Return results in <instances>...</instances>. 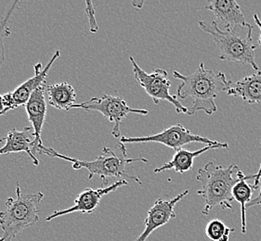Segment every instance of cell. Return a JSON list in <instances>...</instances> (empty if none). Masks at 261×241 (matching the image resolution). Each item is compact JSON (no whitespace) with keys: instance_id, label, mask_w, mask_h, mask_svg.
I'll list each match as a JSON object with an SVG mask.
<instances>
[{"instance_id":"3","label":"cell","mask_w":261,"mask_h":241,"mask_svg":"<svg viewBox=\"0 0 261 241\" xmlns=\"http://www.w3.org/2000/svg\"><path fill=\"white\" fill-rule=\"evenodd\" d=\"M119 154H117L115 150H112L110 147H105L102 149V154L95 159L93 161H81L74 158L66 156L60 152H56L51 147H47L45 146L38 148L37 153L44 154L50 158H58L61 160L67 161L73 164V170H80L86 169L89 171V179L93 178V176L97 175L100 177L102 185L108 183L109 179L112 177H127L132 179L134 182L142 185L141 179L136 175H132L126 172L127 164L135 162L141 163H149V161L144 158H137L130 159L127 158L126 154V147L125 144H118Z\"/></svg>"},{"instance_id":"5","label":"cell","mask_w":261,"mask_h":241,"mask_svg":"<svg viewBox=\"0 0 261 241\" xmlns=\"http://www.w3.org/2000/svg\"><path fill=\"white\" fill-rule=\"evenodd\" d=\"M44 194L22 193L20 184H16V198L7 199L6 210L0 212V226L3 235L0 241H13L18 234L35 226L39 221V208Z\"/></svg>"},{"instance_id":"1","label":"cell","mask_w":261,"mask_h":241,"mask_svg":"<svg viewBox=\"0 0 261 241\" xmlns=\"http://www.w3.org/2000/svg\"><path fill=\"white\" fill-rule=\"evenodd\" d=\"M173 76L181 81L177 89L178 98L193 100L192 106L188 107L187 115H193L199 110H203L207 115L214 114L218 110L217 98L221 92H227L231 84L224 73L206 70L203 63H200L199 68L193 74L184 75L174 71Z\"/></svg>"},{"instance_id":"22","label":"cell","mask_w":261,"mask_h":241,"mask_svg":"<svg viewBox=\"0 0 261 241\" xmlns=\"http://www.w3.org/2000/svg\"><path fill=\"white\" fill-rule=\"evenodd\" d=\"M259 179H261V174ZM259 205H261V188L260 189H259V192H258V194H257V196H256V198H255V199H252L250 202L247 204L246 207H247V208H250V207H254V206H259Z\"/></svg>"},{"instance_id":"14","label":"cell","mask_w":261,"mask_h":241,"mask_svg":"<svg viewBox=\"0 0 261 241\" xmlns=\"http://www.w3.org/2000/svg\"><path fill=\"white\" fill-rule=\"evenodd\" d=\"M205 9L214 14L224 30L248 24L236 0H207Z\"/></svg>"},{"instance_id":"4","label":"cell","mask_w":261,"mask_h":241,"mask_svg":"<svg viewBox=\"0 0 261 241\" xmlns=\"http://www.w3.org/2000/svg\"><path fill=\"white\" fill-rule=\"evenodd\" d=\"M199 27L213 38L220 50V61L249 65L256 73L260 72L255 61L256 45L252 37L253 27L250 24L224 30L217 21H199Z\"/></svg>"},{"instance_id":"25","label":"cell","mask_w":261,"mask_h":241,"mask_svg":"<svg viewBox=\"0 0 261 241\" xmlns=\"http://www.w3.org/2000/svg\"><path fill=\"white\" fill-rule=\"evenodd\" d=\"M261 144V141H260ZM261 174V164L260 166H259V170H258V172L256 173V177H255V181H254V183H253V187L255 188V189H258V187H259V184H260V177Z\"/></svg>"},{"instance_id":"10","label":"cell","mask_w":261,"mask_h":241,"mask_svg":"<svg viewBox=\"0 0 261 241\" xmlns=\"http://www.w3.org/2000/svg\"><path fill=\"white\" fill-rule=\"evenodd\" d=\"M127 185H128V182L125 179H122V180L116 181L115 183L112 184L108 187H105V188L97 189H86L77 196L76 199H74V203L72 207H70L68 209H65V210L53 212L51 215L47 216L46 221L50 222L60 216L70 215L73 213L92 214L99 207L100 200L105 196L110 194L111 192H114L121 187L127 186Z\"/></svg>"},{"instance_id":"17","label":"cell","mask_w":261,"mask_h":241,"mask_svg":"<svg viewBox=\"0 0 261 241\" xmlns=\"http://www.w3.org/2000/svg\"><path fill=\"white\" fill-rule=\"evenodd\" d=\"M46 93L47 103L57 110L68 111L75 104L76 93L73 86L66 82L47 85Z\"/></svg>"},{"instance_id":"20","label":"cell","mask_w":261,"mask_h":241,"mask_svg":"<svg viewBox=\"0 0 261 241\" xmlns=\"http://www.w3.org/2000/svg\"><path fill=\"white\" fill-rule=\"evenodd\" d=\"M234 228L226 226L222 221L213 219L205 226V235L211 241H229Z\"/></svg>"},{"instance_id":"23","label":"cell","mask_w":261,"mask_h":241,"mask_svg":"<svg viewBox=\"0 0 261 241\" xmlns=\"http://www.w3.org/2000/svg\"><path fill=\"white\" fill-rule=\"evenodd\" d=\"M146 0H130L131 5L137 10H141Z\"/></svg>"},{"instance_id":"11","label":"cell","mask_w":261,"mask_h":241,"mask_svg":"<svg viewBox=\"0 0 261 241\" xmlns=\"http://www.w3.org/2000/svg\"><path fill=\"white\" fill-rule=\"evenodd\" d=\"M189 189L184 190L180 194L174 197L171 199H158L148 210L146 220H145V229L135 241H146L153 231L159 227L167 225L171 219L177 217L175 213V207L189 194Z\"/></svg>"},{"instance_id":"16","label":"cell","mask_w":261,"mask_h":241,"mask_svg":"<svg viewBox=\"0 0 261 241\" xmlns=\"http://www.w3.org/2000/svg\"><path fill=\"white\" fill-rule=\"evenodd\" d=\"M226 94L240 98L249 104H261V72L230 84Z\"/></svg>"},{"instance_id":"6","label":"cell","mask_w":261,"mask_h":241,"mask_svg":"<svg viewBox=\"0 0 261 241\" xmlns=\"http://www.w3.org/2000/svg\"><path fill=\"white\" fill-rule=\"evenodd\" d=\"M129 61L133 67V74L137 82L145 90L148 96L151 97L154 104H159L161 100L168 101L174 106L178 113L187 115L188 108L183 106L177 97L172 96L169 92L171 82L168 79V74L166 70L155 69L153 73L148 74L138 65L133 57H129Z\"/></svg>"},{"instance_id":"8","label":"cell","mask_w":261,"mask_h":241,"mask_svg":"<svg viewBox=\"0 0 261 241\" xmlns=\"http://www.w3.org/2000/svg\"><path fill=\"white\" fill-rule=\"evenodd\" d=\"M159 143L166 147L173 148L175 152L182 148L185 145L190 143H203L206 145H218L220 142L211 140L208 137L194 135L180 124L174 125L167 129L163 130L152 136H138V137H126L121 136L120 143L122 144H135V143Z\"/></svg>"},{"instance_id":"12","label":"cell","mask_w":261,"mask_h":241,"mask_svg":"<svg viewBox=\"0 0 261 241\" xmlns=\"http://www.w3.org/2000/svg\"><path fill=\"white\" fill-rule=\"evenodd\" d=\"M46 84L39 86L37 89L34 91L30 100H28L25 107L28 120L32 124L35 134V141L33 153L36 155L38 152V148L44 146L42 141L41 133L43 126L45 125L47 118V102L45 98V90Z\"/></svg>"},{"instance_id":"13","label":"cell","mask_w":261,"mask_h":241,"mask_svg":"<svg viewBox=\"0 0 261 241\" xmlns=\"http://www.w3.org/2000/svg\"><path fill=\"white\" fill-rule=\"evenodd\" d=\"M6 141L5 145L0 147V156L11 153L24 152L30 157L35 166L39 165V161L33 153L35 134L32 126H27L21 130L16 128L11 129L8 135L1 138L0 142Z\"/></svg>"},{"instance_id":"21","label":"cell","mask_w":261,"mask_h":241,"mask_svg":"<svg viewBox=\"0 0 261 241\" xmlns=\"http://www.w3.org/2000/svg\"><path fill=\"white\" fill-rule=\"evenodd\" d=\"M86 3V14L88 16L89 23V31L91 34H95L99 31V24L95 16V9L92 0H85Z\"/></svg>"},{"instance_id":"19","label":"cell","mask_w":261,"mask_h":241,"mask_svg":"<svg viewBox=\"0 0 261 241\" xmlns=\"http://www.w3.org/2000/svg\"><path fill=\"white\" fill-rule=\"evenodd\" d=\"M21 0H13L11 5L10 6L9 10L6 12L5 15L2 18L0 21V71L3 66V63H5L6 50L5 45H4V38L10 37L11 35V16L15 12L16 10L20 5Z\"/></svg>"},{"instance_id":"18","label":"cell","mask_w":261,"mask_h":241,"mask_svg":"<svg viewBox=\"0 0 261 241\" xmlns=\"http://www.w3.org/2000/svg\"><path fill=\"white\" fill-rule=\"evenodd\" d=\"M256 189L253 185L247 183L246 179L241 180L232 189V197L241 206V229L242 233H246V209L247 204L253 199L252 196Z\"/></svg>"},{"instance_id":"15","label":"cell","mask_w":261,"mask_h":241,"mask_svg":"<svg viewBox=\"0 0 261 241\" xmlns=\"http://www.w3.org/2000/svg\"><path fill=\"white\" fill-rule=\"evenodd\" d=\"M219 148H226L229 149L228 143H221L218 145H207L205 147L200 148L195 152H189L187 149L180 148L177 152H175L173 155L172 160L163 164L162 166L156 167L153 170V173H159L167 170H174L178 173H185L191 171L193 167L194 159L198 157L201 154L205 153L212 149H219Z\"/></svg>"},{"instance_id":"7","label":"cell","mask_w":261,"mask_h":241,"mask_svg":"<svg viewBox=\"0 0 261 241\" xmlns=\"http://www.w3.org/2000/svg\"><path fill=\"white\" fill-rule=\"evenodd\" d=\"M73 109H82L86 111H98L101 113L109 122L114 123L112 135L115 138L121 137V123L125 117L131 113L140 115H147L149 113L147 110L131 108L121 97L108 94H103L100 98H92L82 103L74 104Z\"/></svg>"},{"instance_id":"26","label":"cell","mask_w":261,"mask_h":241,"mask_svg":"<svg viewBox=\"0 0 261 241\" xmlns=\"http://www.w3.org/2000/svg\"><path fill=\"white\" fill-rule=\"evenodd\" d=\"M5 108V103H4V99L3 95H0V112H2Z\"/></svg>"},{"instance_id":"2","label":"cell","mask_w":261,"mask_h":241,"mask_svg":"<svg viewBox=\"0 0 261 241\" xmlns=\"http://www.w3.org/2000/svg\"><path fill=\"white\" fill-rule=\"evenodd\" d=\"M255 177L256 174H244L236 164L223 166L217 164L215 161L206 163L199 170L196 176V180L202 186L197 194L204 199L202 214L208 215L216 207H220L222 210H231L233 187L241 180Z\"/></svg>"},{"instance_id":"9","label":"cell","mask_w":261,"mask_h":241,"mask_svg":"<svg viewBox=\"0 0 261 241\" xmlns=\"http://www.w3.org/2000/svg\"><path fill=\"white\" fill-rule=\"evenodd\" d=\"M60 57H61V51L56 50L53 54V58H50V61L45 66V68H43L41 63H37L34 66L35 74L33 77L20 84L13 91L3 95L5 108L2 112H0V116L5 115L8 111L15 110L21 106L27 105L34 91L37 89L39 86L46 84L47 75L53 67V63H55Z\"/></svg>"},{"instance_id":"24","label":"cell","mask_w":261,"mask_h":241,"mask_svg":"<svg viewBox=\"0 0 261 241\" xmlns=\"http://www.w3.org/2000/svg\"><path fill=\"white\" fill-rule=\"evenodd\" d=\"M254 21L256 22V25L258 26L259 28V30H260V35H259V37H258V41H257V46L260 47L261 48V21L260 19H259V17L257 14H254Z\"/></svg>"}]
</instances>
